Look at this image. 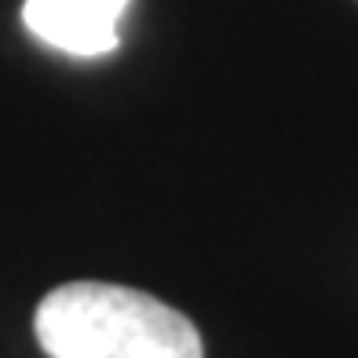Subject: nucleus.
<instances>
[{"instance_id": "1", "label": "nucleus", "mask_w": 358, "mask_h": 358, "mask_svg": "<svg viewBox=\"0 0 358 358\" xmlns=\"http://www.w3.org/2000/svg\"><path fill=\"white\" fill-rule=\"evenodd\" d=\"M34 333L48 358H205L187 315L113 282L52 289L37 303Z\"/></svg>"}, {"instance_id": "2", "label": "nucleus", "mask_w": 358, "mask_h": 358, "mask_svg": "<svg viewBox=\"0 0 358 358\" xmlns=\"http://www.w3.org/2000/svg\"><path fill=\"white\" fill-rule=\"evenodd\" d=\"M128 0H26L22 22L34 37L66 55L95 59L117 48V22Z\"/></svg>"}]
</instances>
